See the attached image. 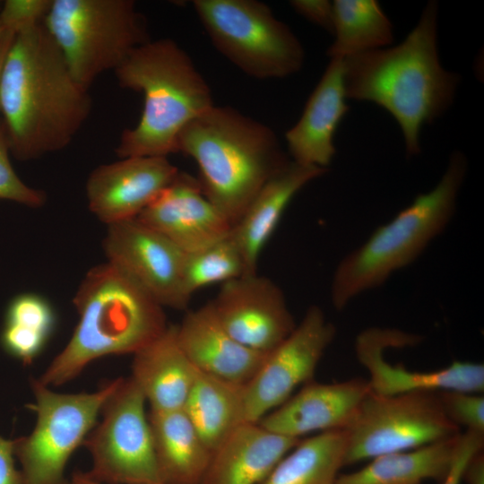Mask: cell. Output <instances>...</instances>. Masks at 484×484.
Wrapping results in <instances>:
<instances>
[{
	"label": "cell",
	"mask_w": 484,
	"mask_h": 484,
	"mask_svg": "<svg viewBox=\"0 0 484 484\" xmlns=\"http://www.w3.org/2000/svg\"><path fill=\"white\" fill-rule=\"evenodd\" d=\"M91 107L89 89L75 81L42 22L15 34L1 72L0 110L16 160L65 148Z\"/></svg>",
	"instance_id": "1"
},
{
	"label": "cell",
	"mask_w": 484,
	"mask_h": 484,
	"mask_svg": "<svg viewBox=\"0 0 484 484\" xmlns=\"http://www.w3.org/2000/svg\"><path fill=\"white\" fill-rule=\"evenodd\" d=\"M438 4L428 2L402 42L343 59L347 99L373 102L397 122L409 157L420 152L419 135L453 104L459 76L445 70L437 48Z\"/></svg>",
	"instance_id": "2"
},
{
	"label": "cell",
	"mask_w": 484,
	"mask_h": 484,
	"mask_svg": "<svg viewBox=\"0 0 484 484\" xmlns=\"http://www.w3.org/2000/svg\"><path fill=\"white\" fill-rule=\"evenodd\" d=\"M73 302L79 317L73 333L38 378L48 387L70 382L99 358L134 355L169 326L163 307L108 262L86 273Z\"/></svg>",
	"instance_id": "3"
},
{
	"label": "cell",
	"mask_w": 484,
	"mask_h": 484,
	"mask_svg": "<svg viewBox=\"0 0 484 484\" xmlns=\"http://www.w3.org/2000/svg\"><path fill=\"white\" fill-rule=\"evenodd\" d=\"M177 151L195 161L203 194L232 227L263 186L291 160L271 127L216 105L183 128Z\"/></svg>",
	"instance_id": "4"
},
{
	"label": "cell",
	"mask_w": 484,
	"mask_h": 484,
	"mask_svg": "<svg viewBox=\"0 0 484 484\" xmlns=\"http://www.w3.org/2000/svg\"><path fill=\"white\" fill-rule=\"evenodd\" d=\"M114 72L122 88L144 97L138 124L124 130L116 147L120 159L177 152L183 128L214 105L207 82L171 39H151L136 48Z\"/></svg>",
	"instance_id": "5"
},
{
	"label": "cell",
	"mask_w": 484,
	"mask_h": 484,
	"mask_svg": "<svg viewBox=\"0 0 484 484\" xmlns=\"http://www.w3.org/2000/svg\"><path fill=\"white\" fill-rule=\"evenodd\" d=\"M466 156L455 151L441 179L430 191L419 194L388 223L338 264L331 283L336 310L354 298L383 285L395 272L412 264L441 234L455 212L459 191L466 177Z\"/></svg>",
	"instance_id": "6"
},
{
	"label": "cell",
	"mask_w": 484,
	"mask_h": 484,
	"mask_svg": "<svg viewBox=\"0 0 484 484\" xmlns=\"http://www.w3.org/2000/svg\"><path fill=\"white\" fill-rule=\"evenodd\" d=\"M42 23L86 89L151 40L133 0H53Z\"/></svg>",
	"instance_id": "7"
},
{
	"label": "cell",
	"mask_w": 484,
	"mask_h": 484,
	"mask_svg": "<svg viewBox=\"0 0 484 484\" xmlns=\"http://www.w3.org/2000/svg\"><path fill=\"white\" fill-rule=\"evenodd\" d=\"M214 48L248 76L285 78L303 66L305 52L290 27L256 0H194Z\"/></svg>",
	"instance_id": "8"
},
{
	"label": "cell",
	"mask_w": 484,
	"mask_h": 484,
	"mask_svg": "<svg viewBox=\"0 0 484 484\" xmlns=\"http://www.w3.org/2000/svg\"><path fill=\"white\" fill-rule=\"evenodd\" d=\"M119 380L93 393H56L36 378L30 380L35 402L29 407L36 413V424L30 435L13 440L24 484H71L65 466L97 424Z\"/></svg>",
	"instance_id": "9"
},
{
	"label": "cell",
	"mask_w": 484,
	"mask_h": 484,
	"mask_svg": "<svg viewBox=\"0 0 484 484\" xmlns=\"http://www.w3.org/2000/svg\"><path fill=\"white\" fill-rule=\"evenodd\" d=\"M344 466L421 447L459 435L445 414L438 392L365 397L348 428Z\"/></svg>",
	"instance_id": "10"
},
{
	"label": "cell",
	"mask_w": 484,
	"mask_h": 484,
	"mask_svg": "<svg viewBox=\"0 0 484 484\" xmlns=\"http://www.w3.org/2000/svg\"><path fill=\"white\" fill-rule=\"evenodd\" d=\"M145 403L131 376L120 377L82 444L92 460L87 478L101 484L162 483Z\"/></svg>",
	"instance_id": "11"
},
{
	"label": "cell",
	"mask_w": 484,
	"mask_h": 484,
	"mask_svg": "<svg viewBox=\"0 0 484 484\" xmlns=\"http://www.w3.org/2000/svg\"><path fill=\"white\" fill-rule=\"evenodd\" d=\"M335 333L324 311L317 306L309 307L290 335L267 353L258 370L244 385L245 421L259 422L298 387L314 380Z\"/></svg>",
	"instance_id": "12"
},
{
	"label": "cell",
	"mask_w": 484,
	"mask_h": 484,
	"mask_svg": "<svg viewBox=\"0 0 484 484\" xmlns=\"http://www.w3.org/2000/svg\"><path fill=\"white\" fill-rule=\"evenodd\" d=\"M108 263L142 286L160 306L185 309L191 298L183 281L186 253L137 219L108 225Z\"/></svg>",
	"instance_id": "13"
},
{
	"label": "cell",
	"mask_w": 484,
	"mask_h": 484,
	"mask_svg": "<svg viewBox=\"0 0 484 484\" xmlns=\"http://www.w3.org/2000/svg\"><path fill=\"white\" fill-rule=\"evenodd\" d=\"M422 341L418 334L393 328L371 327L356 339L358 360L367 370L373 393L395 395L412 392L463 391L482 393L484 366L470 361H454L435 371H411L402 364L393 365L384 358L388 348L415 346Z\"/></svg>",
	"instance_id": "14"
},
{
	"label": "cell",
	"mask_w": 484,
	"mask_h": 484,
	"mask_svg": "<svg viewBox=\"0 0 484 484\" xmlns=\"http://www.w3.org/2000/svg\"><path fill=\"white\" fill-rule=\"evenodd\" d=\"M211 303L224 329L259 352L272 350L297 324L281 288L257 272L221 284Z\"/></svg>",
	"instance_id": "15"
},
{
	"label": "cell",
	"mask_w": 484,
	"mask_h": 484,
	"mask_svg": "<svg viewBox=\"0 0 484 484\" xmlns=\"http://www.w3.org/2000/svg\"><path fill=\"white\" fill-rule=\"evenodd\" d=\"M178 171L168 157L157 156L125 157L100 165L86 181L89 209L107 226L135 219Z\"/></svg>",
	"instance_id": "16"
},
{
	"label": "cell",
	"mask_w": 484,
	"mask_h": 484,
	"mask_svg": "<svg viewBox=\"0 0 484 484\" xmlns=\"http://www.w3.org/2000/svg\"><path fill=\"white\" fill-rule=\"evenodd\" d=\"M135 219L185 253L212 245L232 229L203 194L198 179L181 171Z\"/></svg>",
	"instance_id": "17"
},
{
	"label": "cell",
	"mask_w": 484,
	"mask_h": 484,
	"mask_svg": "<svg viewBox=\"0 0 484 484\" xmlns=\"http://www.w3.org/2000/svg\"><path fill=\"white\" fill-rule=\"evenodd\" d=\"M370 392L365 378L331 384L312 380L259 423L275 433L298 439L311 433L346 429Z\"/></svg>",
	"instance_id": "18"
},
{
	"label": "cell",
	"mask_w": 484,
	"mask_h": 484,
	"mask_svg": "<svg viewBox=\"0 0 484 484\" xmlns=\"http://www.w3.org/2000/svg\"><path fill=\"white\" fill-rule=\"evenodd\" d=\"M346 99L343 59L330 58L299 119L285 134L291 160L328 169L336 152L334 134L349 110Z\"/></svg>",
	"instance_id": "19"
},
{
	"label": "cell",
	"mask_w": 484,
	"mask_h": 484,
	"mask_svg": "<svg viewBox=\"0 0 484 484\" xmlns=\"http://www.w3.org/2000/svg\"><path fill=\"white\" fill-rule=\"evenodd\" d=\"M176 334L195 368L239 385L253 377L267 355L236 341L219 321L211 302L188 312L176 325Z\"/></svg>",
	"instance_id": "20"
},
{
	"label": "cell",
	"mask_w": 484,
	"mask_h": 484,
	"mask_svg": "<svg viewBox=\"0 0 484 484\" xmlns=\"http://www.w3.org/2000/svg\"><path fill=\"white\" fill-rule=\"evenodd\" d=\"M299 440L243 422L212 451L200 484H261Z\"/></svg>",
	"instance_id": "21"
},
{
	"label": "cell",
	"mask_w": 484,
	"mask_h": 484,
	"mask_svg": "<svg viewBox=\"0 0 484 484\" xmlns=\"http://www.w3.org/2000/svg\"><path fill=\"white\" fill-rule=\"evenodd\" d=\"M326 171L290 160L259 190L230 231L242 253L246 274L257 272L260 254L290 201Z\"/></svg>",
	"instance_id": "22"
},
{
	"label": "cell",
	"mask_w": 484,
	"mask_h": 484,
	"mask_svg": "<svg viewBox=\"0 0 484 484\" xmlns=\"http://www.w3.org/2000/svg\"><path fill=\"white\" fill-rule=\"evenodd\" d=\"M196 368L181 349L176 325H169L155 340L134 354L131 378L151 411L182 410Z\"/></svg>",
	"instance_id": "23"
},
{
	"label": "cell",
	"mask_w": 484,
	"mask_h": 484,
	"mask_svg": "<svg viewBox=\"0 0 484 484\" xmlns=\"http://www.w3.org/2000/svg\"><path fill=\"white\" fill-rule=\"evenodd\" d=\"M148 419L159 474L163 484H200L212 450L184 410H150Z\"/></svg>",
	"instance_id": "24"
},
{
	"label": "cell",
	"mask_w": 484,
	"mask_h": 484,
	"mask_svg": "<svg viewBox=\"0 0 484 484\" xmlns=\"http://www.w3.org/2000/svg\"><path fill=\"white\" fill-rule=\"evenodd\" d=\"M460 435L411 450L376 456L355 471L339 474L335 484L441 483L447 476Z\"/></svg>",
	"instance_id": "25"
},
{
	"label": "cell",
	"mask_w": 484,
	"mask_h": 484,
	"mask_svg": "<svg viewBox=\"0 0 484 484\" xmlns=\"http://www.w3.org/2000/svg\"><path fill=\"white\" fill-rule=\"evenodd\" d=\"M183 410L212 451L230 431L246 422L244 385L197 369Z\"/></svg>",
	"instance_id": "26"
},
{
	"label": "cell",
	"mask_w": 484,
	"mask_h": 484,
	"mask_svg": "<svg viewBox=\"0 0 484 484\" xmlns=\"http://www.w3.org/2000/svg\"><path fill=\"white\" fill-rule=\"evenodd\" d=\"M346 448L345 429L300 439L261 484H335Z\"/></svg>",
	"instance_id": "27"
},
{
	"label": "cell",
	"mask_w": 484,
	"mask_h": 484,
	"mask_svg": "<svg viewBox=\"0 0 484 484\" xmlns=\"http://www.w3.org/2000/svg\"><path fill=\"white\" fill-rule=\"evenodd\" d=\"M334 40L327 50L330 58L348 56L390 47L393 24L376 0H335Z\"/></svg>",
	"instance_id": "28"
},
{
	"label": "cell",
	"mask_w": 484,
	"mask_h": 484,
	"mask_svg": "<svg viewBox=\"0 0 484 484\" xmlns=\"http://www.w3.org/2000/svg\"><path fill=\"white\" fill-rule=\"evenodd\" d=\"M244 274L246 264L230 232L206 247L185 255L183 281L190 298L203 287L223 284Z\"/></svg>",
	"instance_id": "29"
},
{
	"label": "cell",
	"mask_w": 484,
	"mask_h": 484,
	"mask_svg": "<svg viewBox=\"0 0 484 484\" xmlns=\"http://www.w3.org/2000/svg\"><path fill=\"white\" fill-rule=\"evenodd\" d=\"M56 314L48 299L36 293H22L9 303L4 324L35 331L50 337L56 326Z\"/></svg>",
	"instance_id": "30"
},
{
	"label": "cell",
	"mask_w": 484,
	"mask_h": 484,
	"mask_svg": "<svg viewBox=\"0 0 484 484\" xmlns=\"http://www.w3.org/2000/svg\"><path fill=\"white\" fill-rule=\"evenodd\" d=\"M10 146L5 126L0 120V200L39 208L45 204L46 194L26 185L15 173L10 159Z\"/></svg>",
	"instance_id": "31"
},
{
	"label": "cell",
	"mask_w": 484,
	"mask_h": 484,
	"mask_svg": "<svg viewBox=\"0 0 484 484\" xmlns=\"http://www.w3.org/2000/svg\"><path fill=\"white\" fill-rule=\"evenodd\" d=\"M447 417L459 428L484 434V397L478 393L463 391L438 392Z\"/></svg>",
	"instance_id": "32"
},
{
	"label": "cell",
	"mask_w": 484,
	"mask_h": 484,
	"mask_svg": "<svg viewBox=\"0 0 484 484\" xmlns=\"http://www.w3.org/2000/svg\"><path fill=\"white\" fill-rule=\"evenodd\" d=\"M50 337L18 325L4 324L0 334L3 350L24 365L31 364L44 350Z\"/></svg>",
	"instance_id": "33"
},
{
	"label": "cell",
	"mask_w": 484,
	"mask_h": 484,
	"mask_svg": "<svg viewBox=\"0 0 484 484\" xmlns=\"http://www.w3.org/2000/svg\"><path fill=\"white\" fill-rule=\"evenodd\" d=\"M53 0H6L0 11L4 30H21L40 23L48 13Z\"/></svg>",
	"instance_id": "34"
},
{
	"label": "cell",
	"mask_w": 484,
	"mask_h": 484,
	"mask_svg": "<svg viewBox=\"0 0 484 484\" xmlns=\"http://www.w3.org/2000/svg\"><path fill=\"white\" fill-rule=\"evenodd\" d=\"M484 434L466 430L461 433L451 469L441 484H461L463 469L470 458L482 451Z\"/></svg>",
	"instance_id": "35"
},
{
	"label": "cell",
	"mask_w": 484,
	"mask_h": 484,
	"mask_svg": "<svg viewBox=\"0 0 484 484\" xmlns=\"http://www.w3.org/2000/svg\"><path fill=\"white\" fill-rule=\"evenodd\" d=\"M290 4L300 16L333 34V2L328 0H292Z\"/></svg>",
	"instance_id": "36"
},
{
	"label": "cell",
	"mask_w": 484,
	"mask_h": 484,
	"mask_svg": "<svg viewBox=\"0 0 484 484\" xmlns=\"http://www.w3.org/2000/svg\"><path fill=\"white\" fill-rule=\"evenodd\" d=\"M14 442L0 436V484H24L14 462Z\"/></svg>",
	"instance_id": "37"
},
{
	"label": "cell",
	"mask_w": 484,
	"mask_h": 484,
	"mask_svg": "<svg viewBox=\"0 0 484 484\" xmlns=\"http://www.w3.org/2000/svg\"><path fill=\"white\" fill-rule=\"evenodd\" d=\"M462 480L467 484H484L483 450L470 458L463 469Z\"/></svg>",
	"instance_id": "38"
},
{
	"label": "cell",
	"mask_w": 484,
	"mask_h": 484,
	"mask_svg": "<svg viewBox=\"0 0 484 484\" xmlns=\"http://www.w3.org/2000/svg\"><path fill=\"white\" fill-rule=\"evenodd\" d=\"M15 36L13 31L4 30L0 36V76L6 54Z\"/></svg>",
	"instance_id": "39"
},
{
	"label": "cell",
	"mask_w": 484,
	"mask_h": 484,
	"mask_svg": "<svg viewBox=\"0 0 484 484\" xmlns=\"http://www.w3.org/2000/svg\"><path fill=\"white\" fill-rule=\"evenodd\" d=\"M71 484H101L87 478L82 471H74L72 475ZM143 484H163V483H143Z\"/></svg>",
	"instance_id": "40"
},
{
	"label": "cell",
	"mask_w": 484,
	"mask_h": 484,
	"mask_svg": "<svg viewBox=\"0 0 484 484\" xmlns=\"http://www.w3.org/2000/svg\"><path fill=\"white\" fill-rule=\"evenodd\" d=\"M3 32H4V30H3V28H2V26L0 24V36L2 35Z\"/></svg>",
	"instance_id": "41"
}]
</instances>
